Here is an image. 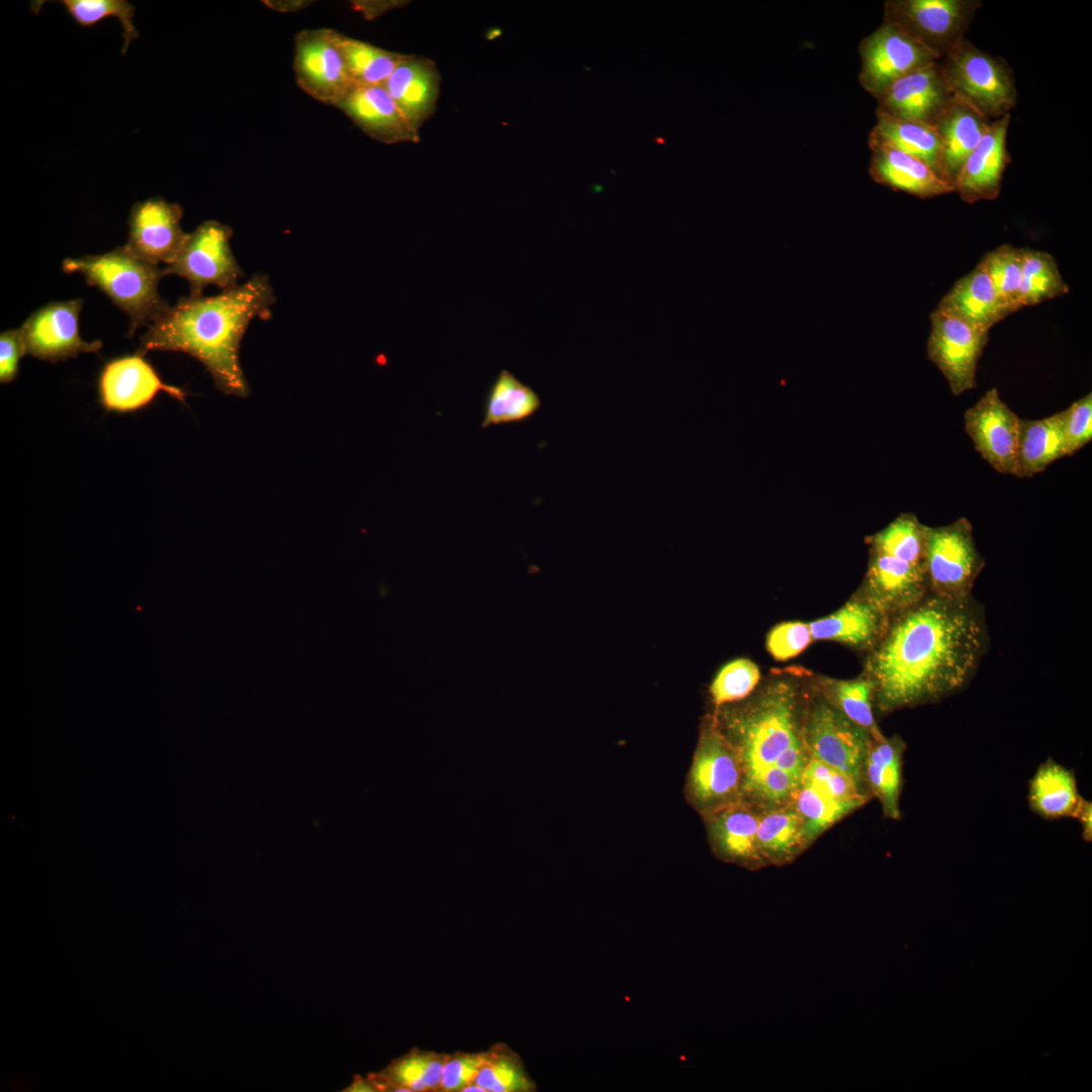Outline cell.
Here are the masks:
<instances>
[{
    "label": "cell",
    "instance_id": "47",
    "mask_svg": "<svg viewBox=\"0 0 1092 1092\" xmlns=\"http://www.w3.org/2000/svg\"><path fill=\"white\" fill-rule=\"evenodd\" d=\"M482 1056L483 1052H457L446 1055L441 1071L439 1091L461 1092L465 1086L474 1083L481 1065Z\"/></svg>",
    "mask_w": 1092,
    "mask_h": 1092
},
{
    "label": "cell",
    "instance_id": "4",
    "mask_svg": "<svg viewBox=\"0 0 1092 1092\" xmlns=\"http://www.w3.org/2000/svg\"><path fill=\"white\" fill-rule=\"evenodd\" d=\"M62 268L83 275L126 312L130 334L149 326L169 305L158 290L165 269L138 258L124 246L101 255L67 258Z\"/></svg>",
    "mask_w": 1092,
    "mask_h": 1092
},
{
    "label": "cell",
    "instance_id": "17",
    "mask_svg": "<svg viewBox=\"0 0 1092 1092\" xmlns=\"http://www.w3.org/2000/svg\"><path fill=\"white\" fill-rule=\"evenodd\" d=\"M159 391L184 401L186 393L162 381L141 354L113 359L105 364L98 379L99 399L108 412L131 413L150 404Z\"/></svg>",
    "mask_w": 1092,
    "mask_h": 1092
},
{
    "label": "cell",
    "instance_id": "33",
    "mask_svg": "<svg viewBox=\"0 0 1092 1092\" xmlns=\"http://www.w3.org/2000/svg\"><path fill=\"white\" fill-rule=\"evenodd\" d=\"M539 395L509 370L503 369L491 384L481 428L513 424L531 418L541 407Z\"/></svg>",
    "mask_w": 1092,
    "mask_h": 1092
},
{
    "label": "cell",
    "instance_id": "49",
    "mask_svg": "<svg viewBox=\"0 0 1092 1092\" xmlns=\"http://www.w3.org/2000/svg\"><path fill=\"white\" fill-rule=\"evenodd\" d=\"M1076 819L1079 820L1082 827V835L1085 841H1092V804L1090 801L1083 799L1081 807L1077 813Z\"/></svg>",
    "mask_w": 1092,
    "mask_h": 1092
},
{
    "label": "cell",
    "instance_id": "38",
    "mask_svg": "<svg viewBox=\"0 0 1092 1092\" xmlns=\"http://www.w3.org/2000/svg\"><path fill=\"white\" fill-rule=\"evenodd\" d=\"M474 1083L486 1092L536 1091V1084L520 1056L504 1043H496L483 1052Z\"/></svg>",
    "mask_w": 1092,
    "mask_h": 1092
},
{
    "label": "cell",
    "instance_id": "15",
    "mask_svg": "<svg viewBox=\"0 0 1092 1092\" xmlns=\"http://www.w3.org/2000/svg\"><path fill=\"white\" fill-rule=\"evenodd\" d=\"M965 431L982 458L996 471L1015 475L1020 418L989 389L964 415Z\"/></svg>",
    "mask_w": 1092,
    "mask_h": 1092
},
{
    "label": "cell",
    "instance_id": "32",
    "mask_svg": "<svg viewBox=\"0 0 1092 1092\" xmlns=\"http://www.w3.org/2000/svg\"><path fill=\"white\" fill-rule=\"evenodd\" d=\"M446 1054L417 1048L396 1058L383 1070L367 1075L377 1091H439Z\"/></svg>",
    "mask_w": 1092,
    "mask_h": 1092
},
{
    "label": "cell",
    "instance_id": "31",
    "mask_svg": "<svg viewBox=\"0 0 1092 1092\" xmlns=\"http://www.w3.org/2000/svg\"><path fill=\"white\" fill-rule=\"evenodd\" d=\"M1064 456L1061 412L1038 420L1020 419L1015 476L1031 477Z\"/></svg>",
    "mask_w": 1092,
    "mask_h": 1092
},
{
    "label": "cell",
    "instance_id": "23",
    "mask_svg": "<svg viewBox=\"0 0 1092 1092\" xmlns=\"http://www.w3.org/2000/svg\"><path fill=\"white\" fill-rule=\"evenodd\" d=\"M759 812L739 800L704 817L711 847L718 858L748 870L764 868L756 846Z\"/></svg>",
    "mask_w": 1092,
    "mask_h": 1092
},
{
    "label": "cell",
    "instance_id": "28",
    "mask_svg": "<svg viewBox=\"0 0 1092 1092\" xmlns=\"http://www.w3.org/2000/svg\"><path fill=\"white\" fill-rule=\"evenodd\" d=\"M756 846L764 867L788 864L809 847L803 819L792 802L759 812Z\"/></svg>",
    "mask_w": 1092,
    "mask_h": 1092
},
{
    "label": "cell",
    "instance_id": "44",
    "mask_svg": "<svg viewBox=\"0 0 1092 1092\" xmlns=\"http://www.w3.org/2000/svg\"><path fill=\"white\" fill-rule=\"evenodd\" d=\"M826 794L842 801L857 802L862 806L869 802L870 792L858 787L852 780L836 768L810 758L802 776Z\"/></svg>",
    "mask_w": 1092,
    "mask_h": 1092
},
{
    "label": "cell",
    "instance_id": "46",
    "mask_svg": "<svg viewBox=\"0 0 1092 1092\" xmlns=\"http://www.w3.org/2000/svg\"><path fill=\"white\" fill-rule=\"evenodd\" d=\"M813 640L809 624L787 622L776 626L768 634L766 645L778 660H787L800 654Z\"/></svg>",
    "mask_w": 1092,
    "mask_h": 1092
},
{
    "label": "cell",
    "instance_id": "39",
    "mask_svg": "<svg viewBox=\"0 0 1092 1092\" xmlns=\"http://www.w3.org/2000/svg\"><path fill=\"white\" fill-rule=\"evenodd\" d=\"M822 695L873 739L884 737L874 716V686L869 677L833 680Z\"/></svg>",
    "mask_w": 1092,
    "mask_h": 1092
},
{
    "label": "cell",
    "instance_id": "18",
    "mask_svg": "<svg viewBox=\"0 0 1092 1092\" xmlns=\"http://www.w3.org/2000/svg\"><path fill=\"white\" fill-rule=\"evenodd\" d=\"M182 215L178 204L162 198L135 203L129 213V235L124 247L151 264L169 265L188 236L181 228Z\"/></svg>",
    "mask_w": 1092,
    "mask_h": 1092
},
{
    "label": "cell",
    "instance_id": "26",
    "mask_svg": "<svg viewBox=\"0 0 1092 1092\" xmlns=\"http://www.w3.org/2000/svg\"><path fill=\"white\" fill-rule=\"evenodd\" d=\"M990 122L953 98L933 125L939 140V177L943 181L953 186L965 161L979 145Z\"/></svg>",
    "mask_w": 1092,
    "mask_h": 1092
},
{
    "label": "cell",
    "instance_id": "48",
    "mask_svg": "<svg viewBox=\"0 0 1092 1092\" xmlns=\"http://www.w3.org/2000/svg\"><path fill=\"white\" fill-rule=\"evenodd\" d=\"M26 355L20 329L3 331L0 335V382L13 381L18 373L19 360Z\"/></svg>",
    "mask_w": 1092,
    "mask_h": 1092
},
{
    "label": "cell",
    "instance_id": "41",
    "mask_svg": "<svg viewBox=\"0 0 1092 1092\" xmlns=\"http://www.w3.org/2000/svg\"><path fill=\"white\" fill-rule=\"evenodd\" d=\"M979 264L1010 309L1013 312L1020 309L1022 248H1015L1009 244L1001 245L988 252Z\"/></svg>",
    "mask_w": 1092,
    "mask_h": 1092
},
{
    "label": "cell",
    "instance_id": "51",
    "mask_svg": "<svg viewBox=\"0 0 1092 1092\" xmlns=\"http://www.w3.org/2000/svg\"><path fill=\"white\" fill-rule=\"evenodd\" d=\"M461 1092H486L484 1088L480 1087L476 1083H471L465 1086Z\"/></svg>",
    "mask_w": 1092,
    "mask_h": 1092
},
{
    "label": "cell",
    "instance_id": "8",
    "mask_svg": "<svg viewBox=\"0 0 1092 1092\" xmlns=\"http://www.w3.org/2000/svg\"><path fill=\"white\" fill-rule=\"evenodd\" d=\"M925 546L928 592L949 599L971 596L985 566L971 522L962 517L945 526H926Z\"/></svg>",
    "mask_w": 1092,
    "mask_h": 1092
},
{
    "label": "cell",
    "instance_id": "3",
    "mask_svg": "<svg viewBox=\"0 0 1092 1092\" xmlns=\"http://www.w3.org/2000/svg\"><path fill=\"white\" fill-rule=\"evenodd\" d=\"M804 710L795 684L778 679L716 716L739 758L741 800L759 811L790 803L801 784L810 760Z\"/></svg>",
    "mask_w": 1092,
    "mask_h": 1092
},
{
    "label": "cell",
    "instance_id": "13",
    "mask_svg": "<svg viewBox=\"0 0 1092 1092\" xmlns=\"http://www.w3.org/2000/svg\"><path fill=\"white\" fill-rule=\"evenodd\" d=\"M930 324L927 358L942 373L952 394L976 387L977 365L989 333L937 309L931 312Z\"/></svg>",
    "mask_w": 1092,
    "mask_h": 1092
},
{
    "label": "cell",
    "instance_id": "25",
    "mask_svg": "<svg viewBox=\"0 0 1092 1092\" xmlns=\"http://www.w3.org/2000/svg\"><path fill=\"white\" fill-rule=\"evenodd\" d=\"M936 309L986 333L1013 313L979 263L942 296Z\"/></svg>",
    "mask_w": 1092,
    "mask_h": 1092
},
{
    "label": "cell",
    "instance_id": "9",
    "mask_svg": "<svg viewBox=\"0 0 1092 1092\" xmlns=\"http://www.w3.org/2000/svg\"><path fill=\"white\" fill-rule=\"evenodd\" d=\"M981 6L979 0H891L885 3L884 20L941 60L966 38Z\"/></svg>",
    "mask_w": 1092,
    "mask_h": 1092
},
{
    "label": "cell",
    "instance_id": "10",
    "mask_svg": "<svg viewBox=\"0 0 1092 1092\" xmlns=\"http://www.w3.org/2000/svg\"><path fill=\"white\" fill-rule=\"evenodd\" d=\"M233 230L219 221L206 220L188 234L181 249L167 265L166 274L185 278L190 295H202L203 288L215 285L221 290L239 285L244 272L230 245Z\"/></svg>",
    "mask_w": 1092,
    "mask_h": 1092
},
{
    "label": "cell",
    "instance_id": "11",
    "mask_svg": "<svg viewBox=\"0 0 1092 1092\" xmlns=\"http://www.w3.org/2000/svg\"><path fill=\"white\" fill-rule=\"evenodd\" d=\"M297 85L318 102L337 107L356 87L331 28L304 29L295 36Z\"/></svg>",
    "mask_w": 1092,
    "mask_h": 1092
},
{
    "label": "cell",
    "instance_id": "37",
    "mask_svg": "<svg viewBox=\"0 0 1092 1092\" xmlns=\"http://www.w3.org/2000/svg\"><path fill=\"white\" fill-rule=\"evenodd\" d=\"M1069 292L1055 258L1043 251L1022 248L1020 306L1036 305Z\"/></svg>",
    "mask_w": 1092,
    "mask_h": 1092
},
{
    "label": "cell",
    "instance_id": "27",
    "mask_svg": "<svg viewBox=\"0 0 1092 1092\" xmlns=\"http://www.w3.org/2000/svg\"><path fill=\"white\" fill-rule=\"evenodd\" d=\"M890 618L877 605L862 598L847 603L825 618L810 622L809 627L815 640H835L872 649Z\"/></svg>",
    "mask_w": 1092,
    "mask_h": 1092
},
{
    "label": "cell",
    "instance_id": "20",
    "mask_svg": "<svg viewBox=\"0 0 1092 1092\" xmlns=\"http://www.w3.org/2000/svg\"><path fill=\"white\" fill-rule=\"evenodd\" d=\"M928 592L925 566L871 549L863 598L890 617Z\"/></svg>",
    "mask_w": 1092,
    "mask_h": 1092
},
{
    "label": "cell",
    "instance_id": "34",
    "mask_svg": "<svg viewBox=\"0 0 1092 1092\" xmlns=\"http://www.w3.org/2000/svg\"><path fill=\"white\" fill-rule=\"evenodd\" d=\"M876 116L877 122L871 136L923 161L939 177L940 146L933 126L893 118L877 111Z\"/></svg>",
    "mask_w": 1092,
    "mask_h": 1092
},
{
    "label": "cell",
    "instance_id": "35",
    "mask_svg": "<svg viewBox=\"0 0 1092 1092\" xmlns=\"http://www.w3.org/2000/svg\"><path fill=\"white\" fill-rule=\"evenodd\" d=\"M336 40L356 86L383 85L406 57L405 54L386 51L338 31Z\"/></svg>",
    "mask_w": 1092,
    "mask_h": 1092
},
{
    "label": "cell",
    "instance_id": "24",
    "mask_svg": "<svg viewBox=\"0 0 1092 1092\" xmlns=\"http://www.w3.org/2000/svg\"><path fill=\"white\" fill-rule=\"evenodd\" d=\"M440 84L441 75L432 60L406 55L383 86L410 126L420 133L436 109Z\"/></svg>",
    "mask_w": 1092,
    "mask_h": 1092
},
{
    "label": "cell",
    "instance_id": "2",
    "mask_svg": "<svg viewBox=\"0 0 1092 1092\" xmlns=\"http://www.w3.org/2000/svg\"><path fill=\"white\" fill-rule=\"evenodd\" d=\"M275 295L268 275L256 273L238 286L212 296L189 295L168 305L141 338L138 354L175 351L200 361L225 394L247 396L240 347L256 317L268 318Z\"/></svg>",
    "mask_w": 1092,
    "mask_h": 1092
},
{
    "label": "cell",
    "instance_id": "29",
    "mask_svg": "<svg viewBox=\"0 0 1092 1092\" xmlns=\"http://www.w3.org/2000/svg\"><path fill=\"white\" fill-rule=\"evenodd\" d=\"M906 745L899 736L871 741L864 778L872 794L879 799L887 818H901L900 796L903 786V755Z\"/></svg>",
    "mask_w": 1092,
    "mask_h": 1092
},
{
    "label": "cell",
    "instance_id": "5",
    "mask_svg": "<svg viewBox=\"0 0 1092 1092\" xmlns=\"http://www.w3.org/2000/svg\"><path fill=\"white\" fill-rule=\"evenodd\" d=\"M940 64L953 96L985 118L1010 114L1016 105L1014 74L1001 57L981 51L965 38Z\"/></svg>",
    "mask_w": 1092,
    "mask_h": 1092
},
{
    "label": "cell",
    "instance_id": "16",
    "mask_svg": "<svg viewBox=\"0 0 1092 1092\" xmlns=\"http://www.w3.org/2000/svg\"><path fill=\"white\" fill-rule=\"evenodd\" d=\"M953 98L940 61H936L894 82L876 98V111L933 126Z\"/></svg>",
    "mask_w": 1092,
    "mask_h": 1092
},
{
    "label": "cell",
    "instance_id": "7",
    "mask_svg": "<svg viewBox=\"0 0 1092 1092\" xmlns=\"http://www.w3.org/2000/svg\"><path fill=\"white\" fill-rule=\"evenodd\" d=\"M742 770L716 716L704 723L687 781L690 803L706 817L741 800Z\"/></svg>",
    "mask_w": 1092,
    "mask_h": 1092
},
{
    "label": "cell",
    "instance_id": "6",
    "mask_svg": "<svg viewBox=\"0 0 1092 1092\" xmlns=\"http://www.w3.org/2000/svg\"><path fill=\"white\" fill-rule=\"evenodd\" d=\"M803 737L810 758L836 768L870 792L864 763L873 738L822 694L805 704Z\"/></svg>",
    "mask_w": 1092,
    "mask_h": 1092
},
{
    "label": "cell",
    "instance_id": "14",
    "mask_svg": "<svg viewBox=\"0 0 1092 1092\" xmlns=\"http://www.w3.org/2000/svg\"><path fill=\"white\" fill-rule=\"evenodd\" d=\"M82 305L80 298L55 301L31 313L19 328L26 354L58 362L100 350L101 341L86 342L80 336Z\"/></svg>",
    "mask_w": 1092,
    "mask_h": 1092
},
{
    "label": "cell",
    "instance_id": "19",
    "mask_svg": "<svg viewBox=\"0 0 1092 1092\" xmlns=\"http://www.w3.org/2000/svg\"><path fill=\"white\" fill-rule=\"evenodd\" d=\"M1009 122L1010 114L992 120L965 161L953 184L965 202L993 200L999 195L1003 173L1010 162L1006 144Z\"/></svg>",
    "mask_w": 1092,
    "mask_h": 1092
},
{
    "label": "cell",
    "instance_id": "43",
    "mask_svg": "<svg viewBox=\"0 0 1092 1092\" xmlns=\"http://www.w3.org/2000/svg\"><path fill=\"white\" fill-rule=\"evenodd\" d=\"M759 669L749 659L738 658L725 664L710 687L714 704L722 707L747 698L759 680Z\"/></svg>",
    "mask_w": 1092,
    "mask_h": 1092
},
{
    "label": "cell",
    "instance_id": "1",
    "mask_svg": "<svg viewBox=\"0 0 1092 1092\" xmlns=\"http://www.w3.org/2000/svg\"><path fill=\"white\" fill-rule=\"evenodd\" d=\"M984 608L971 595L927 592L891 616L867 661L880 714L935 704L965 690L989 648Z\"/></svg>",
    "mask_w": 1092,
    "mask_h": 1092
},
{
    "label": "cell",
    "instance_id": "50",
    "mask_svg": "<svg viewBox=\"0 0 1092 1092\" xmlns=\"http://www.w3.org/2000/svg\"><path fill=\"white\" fill-rule=\"evenodd\" d=\"M342 1091L344 1092H376V1088L368 1078L359 1075L353 1077L352 1083Z\"/></svg>",
    "mask_w": 1092,
    "mask_h": 1092
},
{
    "label": "cell",
    "instance_id": "30",
    "mask_svg": "<svg viewBox=\"0 0 1092 1092\" xmlns=\"http://www.w3.org/2000/svg\"><path fill=\"white\" fill-rule=\"evenodd\" d=\"M1028 804L1043 819L1076 818L1083 802L1073 770L1052 758L1039 765L1029 782Z\"/></svg>",
    "mask_w": 1092,
    "mask_h": 1092
},
{
    "label": "cell",
    "instance_id": "12",
    "mask_svg": "<svg viewBox=\"0 0 1092 1092\" xmlns=\"http://www.w3.org/2000/svg\"><path fill=\"white\" fill-rule=\"evenodd\" d=\"M858 51L859 83L875 98L902 77L940 61L897 25L885 20L862 38Z\"/></svg>",
    "mask_w": 1092,
    "mask_h": 1092
},
{
    "label": "cell",
    "instance_id": "22",
    "mask_svg": "<svg viewBox=\"0 0 1092 1092\" xmlns=\"http://www.w3.org/2000/svg\"><path fill=\"white\" fill-rule=\"evenodd\" d=\"M337 108L377 142L393 145L420 141L419 132L410 126L383 85L356 86Z\"/></svg>",
    "mask_w": 1092,
    "mask_h": 1092
},
{
    "label": "cell",
    "instance_id": "40",
    "mask_svg": "<svg viewBox=\"0 0 1092 1092\" xmlns=\"http://www.w3.org/2000/svg\"><path fill=\"white\" fill-rule=\"evenodd\" d=\"M926 526L913 514H901L886 528L870 537L871 549L925 566Z\"/></svg>",
    "mask_w": 1092,
    "mask_h": 1092
},
{
    "label": "cell",
    "instance_id": "45",
    "mask_svg": "<svg viewBox=\"0 0 1092 1092\" xmlns=\"http://www.w3.org/2000/svg\"><path fill=\"white\" fill-rule=\"evenodd\" d=\"M1062 428L1067 456H1071L1092 439V394L1087 393L1061 411Z\"/></svg>",
    "mask_w": 1092,
    "mask_h": 1092
},
{
    "label": "cell",
    "instance_id": "36",
    "mask_svg": "<svg viewBox=\"0 0 1092 1092\" xmlns=\"http://www.w3.org/2000/svg\"><path fill=\"white\" fill-rule=\"evenodd\" d=\"M791 802L803 819L808 846L837 821L862 807L857 802L838 800L804 780Z\"/></svg>",
    "mask_w": 1092,
    "mask_h": 1092
},
{
    "label": "cell",
    "instance_id": "21",
    "mask_svg": "<svg viewBox=\"0 0 1092 1092\" xmlns=\"http://www.w3.org/2000/svg\"><path fill=\"white\" fill-rule=\"evenodd\" d=\"M869 147V173L876 183L922 199L954 192L923 161L871 135Z\"/></svg>",
    "mask_w": 1092,
    "mask_h": 1092
},
{
    "label": "cell",
    "instance_id": "42",
    "mask_svg": "<svg viewBox=\"0 0 1092 1092\" xmlns=\"http://www.w3.org/2000/svg\"><path fill=\"white\" fill-rule=\"evenodd\" d=\"M61 3L83 27L95 25L106 17H116L122 26V54L126 53L130 41L139 36L132 22L135 9L126 0H62Z\"/></svg>",
    "mask_w": 1092,
    "mask_h": 1092
}]
</instances>
